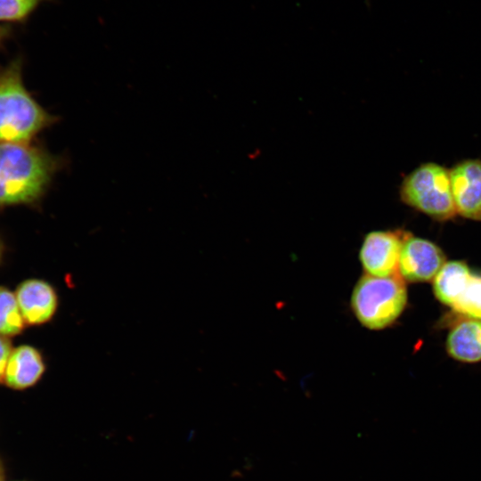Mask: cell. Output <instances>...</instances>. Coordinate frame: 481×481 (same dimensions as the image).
Listing matches in <instances>:
<instances>
[{
	"label": "cell",
	"instance_id": "30bf717a",
	"mask_svg": "<svg viewBox=\"0 0 481 481\" xmlns=\"http://www.w3.org/2000/svg\"><path fill=\"white\" fill-rule=\"evenodd\" d=\"M45 367L44 357L37 348L20 346L11 354L4 381L15 389L29 387L41 379Z\"/></svg>",
	"mask_w": 481,
	"mask_h": 481
},
{
	"label": "cell",
	"instance_id": "8fae6325",
	"mask_svg": "<svg viewBox=\"0 0 481 481\" xmlns=\"http://www.w3.org/2000/svg\"><path fill=\"white\" fill-rule=\"evenodd\" d=\"M472 270L464 261L445 262L434 278L433 292L443 305L451 307Z\"/></svg>",
	"mask_w": 481,
	"mask_h": 481
},
{
	"label": "cell",
	"instance_id": "3957f363",
	"mask_svg": "<svg viewBox=\"0 0 481 481\" xmlns=\"http://www.w3.org/2000/svg\"><path fill=\"white\" fill-rule=\"evenodd\" d=\"M407 301L405 281L398 274L375 277L364 273L353 289L350 307L362 326L380 330L399 319Z\"/></svg>",
	"mask_w": 481,
	"mask_h": 481
},
{
	"label": "cell",
	"instance_id": "8992f818",
	"mask_svg": "<svg viewBox=\"0 0 481 481\" xmlns=\"http://www.w3.org/2000/svg\"><path fill=\"white\" fill-rule=\"evenodd\" d=\"M443 250L434 242L406 233L398 265V275L409 282L433 281L445 264Z\"/></svg>",
	"mask_w": 481,
	"mask_h": 481
},
{
	"label": "cell",
	"instance_id": "4fadbf2b",
	"mask_svg": "<svg viewBox=\"0 0 481 481\" xmlns=\"http://www.w3.org/2000/svg\"><path fill=\"white\" fill-rule=\"evenodd\" d=\"M24 324L15 295L6 288L0 287V335H17L23 330Z\"/></svg>",
	"mask_w": 481,
	"mask_h": 481
},
{
	"label": "cell",
	"instance_id": "5bb4252c",
	"mask_svg": "<svg viewBox=\"0 0 481 481\" xmlns=\"http://www.w3.org/2000/svg\"><path fill=\"white\" fill-rule=\"evenodd\" d=\"M45 0H0V21L27 19Z\"/></svg>",
	"mask_w": 481,
	"mask_h": 481
},
{
	"label": "cell",
	"instance_id": "ac0fdd59",
	"mask_svg": "<svg viewBox=\"0 0 481 481\" xmlns=\"http://www.w3.org/2000/svg\"><path fill=\"white\" fill-rule=\"evenodd\" d=\"M0 481H1V478H0Z\"/></svg>",
	"mask_w": 481,
	"mask_h": 481
},
{
	"label": "cell",
	"instance_id": "277c9868",
	"mask_svg": "<svg viewBox=\"0 0 481 481\" xmlns=\"http://www.w3.org/2000/svg\"><path fill=\"white\" fill-rule=\"evenodd\" d=\"M400 196L408 206L437 221L455 216L450 171L427 163L413 170L403 181Z\"/></svg>",
	"mask_w": 481,
	"mask_h": 481
},
{
	"label": "cell",
	"instance_id": "9a60e30c",
	"mask_svg": "<svg viewBox=\"0 0 481 481\" xmlns=\"http://www.w3.org/2000/svg\"><path fill=\"white\" fill-rule=\"evenodd\" d=\"M12 344L7 337L0 335V381L4 379L5 371L11 356Z\"/></svg>",
	"mask_w": 481,
	"mask_h": 481
},
{
	"label": "cell",
	"instance_id": "9c48e42d",
	"mask_svg": "<svg viewBox=\"0 0 481 481\" xmlns=\"http://www.w3.org/2000/svg\"><path fill=\"white\" fill-rule=\"evenodd\" d=\"M445 339L448 355L461 363L481 362V320L456 314Z\"/></svg>",
	"mask_w": 481,
	"mask_h": 481
},
{
	"label": "cell",
	"instance_id": "52a82bcc",
	"mask_svg": "<svg viewBox=\"0 0 481 481\" xmlns=\"http://www.w3.org/2000/svg\"><path fill=\"white\" fill-rule=\"evenodd\" d=\"M451 189L456 213L481 221V161L464 160L450 171Z\"/></svg>",
	"mask_w": 481,
	"mask_h": 481
},
{
	"label": "cell",
	"instance_id": "6da1fadb",
	"mask_svg": "<svg viewBox=\"0 0 481 481\" xmlns=\"http://www.w3.org/2000/svg\"><path fill=\"white\" fill-rule=\"evenodd\" d=\"M61 159L32 143L0 142V210L37 205L45 195Z\"/></svg>",
	"mask_w": 481,
	"mask_h": 481
},
{
	"label": "cell",
	"instance_id": "ba28073f",
	"mask_svg": "<svg viewBox=\"0 0 481 481\" xmlns=\"http://www.w3.org/2000/svg\"><path fill=\"white\" fill-rule=\"evenodd\" d=\"M25 323L41 325L55 315L59 298L55 289L47 281L38 279L20 283L15 294Z\"/></svg>",
	"mask_w": 481,
	"mask_h": 481
},
{
	"label": "cell",
	"instance_id": "2e32d148",
	"mask_svg": "<svg viewBox=\"0 0 481 481\" xmlns=\"http://www.w3.org/2000/svg\"><path fill=\"white\" fill-rule=\"evenodd\" d=\"M7 35H8V30L5 28L0 26V45L6 38Z\"/></svg>",
	"mask_w": 481,
	"mask_h": 481
},
{
	"label": "cell",
	"instance_id": "7a4b0ae2",
	"mask_svg": "<svg viewBox=\"0 0 481 481\" xmlns=\"http://www.w3.org/2000/svg\"><path fill=\"white\" fill-rule=\"evenodd\" d=\"M20 57L0 66V142L32 143L56 118L27 89Z\"/></svg>",
	"mask_w": 481,
	"mask_h": 481
},
{
	"label": "cell",
	"instance_id": "5b68a950",
	"mask_svg": "<svg viewBox=\"0 0 481 481\" xmlns=\"http://www.w3.org/2000/svg\"><path fill=\"white\" fill-rule=\"evenodd\" d=\"M406 233L402 231H372L367 233L359 251V260L365 274L375 277L398 274Z\"/></svg>",
	"mask_w": 481,
	"mask_h": 481
},
{
	"label": "cell",
	"instance_id": "e0dca14e",
	"mask_svg": "<svg viewBox=\"0 0 481 481\" xmlns=\"http://www.w3.org/2000/svg\"><path fill=\"white\" fill-rule=\"evenodd\" d=\"M3 254H4V243L2 240L0 239V262L2 261Z\"/></svg>",
	"mask_w": 481,
	"mask_h": 481
},
{
	"label": "cell",
	"instance_id": "7c38bea8",
	"mask_svg": "<svg viewBox=\"0 0 481 481\" xmlns=\"http://www.w3.org/2000/svg\"><path fill=\"white\" fill-rule=\"evenodd\" d=\"M458 315L481 320V273L471 272L452 306Z\"/></svg>",
	"mask_w": 481,
	"mask_h": 481
}]
</instances>
